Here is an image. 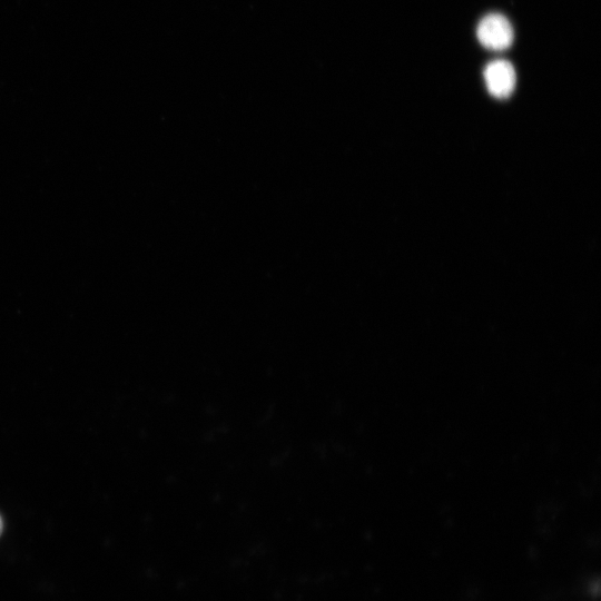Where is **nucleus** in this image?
Segmentation results:
<instances>
[{
    "label": "nucleus",
    "mask_w": 601,
    "mask_h": 601,
    "mask_svg": "<svg viewBox=\"0 0 601 601\" xmlns=\"http://www.w3.org/2000/svg\"><path fill=\"white\" fill-rule=\"evenodd\" d=\"M476 36L485 48L504 50L512 45L513 28L503 14L490 13L479 22Z\"/></svg>",
    "instance_id": "f257e3e1"
},
{
    "label": "nucleus",
    "mask_w": 601,
    "mask_h": 601,
    "mask_svg": "<svg viewBox=\"0 0 601 601\" xmlns=\"http://www.w3.org/2000/svg\"><path fill=\"white\" fill-rule=\"evenodd\" d=\"M484 79L489 92L496 98L509 97L515 87V71L506 60H494L484 69Z\"/></svg>",
    "instance_id": "f03ea898"
},
{
    "label": "nucleus",
    "mask_w": 601,
    "mask_h": 601,
    "mask_svg": "<svg viewBox=\"0 0 601 601\" xmlns=\"http://www.w3.org/2000/svg\"><path fill=\"white\" fill-rule=\"evenodd\" d=\"M1 532H2V520L0 518V534H1Z\"/></svg>",
    "instance_id": "7ed1b4c3"
}]
</instances>
